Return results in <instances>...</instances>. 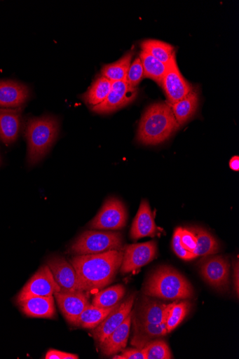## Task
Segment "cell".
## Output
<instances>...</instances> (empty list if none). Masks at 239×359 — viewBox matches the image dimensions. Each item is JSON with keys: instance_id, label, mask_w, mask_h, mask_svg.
<instances>
[{"instance_id": "1", "label": "cell", "mask_w": 239, "mask_h": 359, "mask_svg": "<svg viewBox=\"0 0 239 359\" xmlns=\"http://www.w3.org/2000/svg\"><path fill=\"white\" fill-rule=\"evenodd\" d=\"M123 251L76 255L71 259L85 290L101 289L111 283L121 266Z\"/></svg>"}, {"instance_id": "2", "label": "cell", "mask_w": 239, "mask_h": 359, "mask_svg": "<svg viewBox=\"0 0 239 359\" xmlns=\"http://www.w3.org/2000/svg\"><path fill=\"white\" fill-rule=\"evenodd\" d=\"M179 127L172 107L168 103H156L145 111L137 140L145 145H158L172 137Z\"/></svg>"}, {"instance_id": "3", "label": "cell", "mask_w": 239, "mask_h": 359, "mask_svg": "<svg viewBox=\"0 0 239 359\" xmlns=\"http://www.w3.org/2000/svg\"><path fill=\"white\" fill-rule=\"evenodd\" d=\"M144 294L163 300H184L193 295L191 283L181 273L172 268L161 267L146 282Z\"/></svg>"}, {"instance_id": "4", "label": "cell", "mask_w": 239, "mask_h": 359, "mask_svg": "<svg viewBox=\"0 0 239 359\" xmlns=\"http://www.w3.org/2000/svg\"><path fill=\"white\" fill-rule=\"evenodd\" d=\"M59 133V123L52 116L31 118L28 121L25 137L29 165H36L48 152Z\"/></svg>"}, {"instance_id": "5", "label": "cell", "mask_w": 239, "mask_h": 359, "mask_svg": "<svg viewBox=\"0 0 239 359\" xmlns=\"http://www.w3.org/2000/svg\"><path fill=\"white\" fill-rule=\"evenodd\" d=\"M123 236L120 233L86 231L72 245L70 252L76 255H95L121 250Z\"/></svg>"}, {"instance_id": "6", "label": "cell", "mask_w": 239, "mask_h": 359, "mask_svg": "<svg viewBox=\"0 0 239 359\" xmlns=\"http://www.w3.org/2000/svg\"><path fill=\"white\" fill-rule=\"evenodd\" d=\"M127 211L124 204L116 198L108 199L89 224L91 229L121 230L127 222Z\"/></svg>"}, {"instance_id": "7", "label": "cell", "mask_w": 239, "mask_h": 359, "mask_svg": "<svg viewBox=\"0 0 239 359\" xmlns=\"http://www.w3.org/2000/svg\"><path fill=\"white\" fill-rule=\"evenodd\" d=\"M137 88L132 87L126 81L112 82L111 91L107 100L92 108L93 111L109 114L116 111L132 102L138 95Z\"/></svg>"}, {"instance_id": "8", "label": "cell", "mask_w": 239, "mask_h": 359, "mask_svg": "<svg viewBox=\"0 0 239 359\" xmlns=\"http://www.w3.org/2000/svg\"><path fill=\"white\" fill-rule=\"evenodd\" d=\"M60 288L55 282L49 267L42 266L23 287L18 301L32 297H53Z\"/></svg>"}, {"instance_id": "9", "label": "cell", "mask_w": 239, "mask_h": 359, "mask_svg": "<svg viewBox=\"0 0 239 359\" xmlns=\"http://www.w3.org/2000/svg\"><path fill=\"white\" fill-rule=\"evenodd\" d=\"M161 86L165 91L168 104L170 105L182 100L194 88L181 74L176 57L170 62Z\"/></svg>"}, {"instance_id": "10", "label": "cell", "mask_w": 239, "mask_h": 359, "mask_svg": "<svg viewBox=\"0 0 239 359\" xmlns=\"http://www.w3.org/2000/svg\"><path fill=\"white\" fill-rule=\"evenodd\" d=\"M47 266L61 292L86 291L75 269L64 257H52L48 260Z\"/></svg>"}, {"instance_id": "11", "label": "cell", "mask_w": 239, "mask_h": 359, "mask_svg": "<svg viewBox=\"0 0 239 359\" xmlns=\"http://www.w3.org/2000/svg\"><path fill=\"white\" fill-rule=\"evenodd\" d=\"M157 245L155 241L133 244L125 248L121 266L122 273H128L149 264L156 257Z\"/></svg>"}, {"instance_id": "12", "label": "cell", "mask_w": 239, "mask_h": 359, "mask_svg": "<svg viewBox=\"0 0 239 359\" xmlns=\"http://www.w3.org/2000/svg\"><path fill=\"white\" fill-rule=\"evenodd\" d=\"M135 295L130 296L125 302L120 303L95 329L92 333L95 341L100 345L124 321L131 312Z\"/></svg>"}, {"instance_id": "13", "label": "cell", "mask_w": 239, "mask_h": 359, "mask_svg": "<svg viewBox=\"0 0 239 359\" xmlns=\"http://www.w3.org/2000/svg\"><path fill=\"white\" fill-rule=\"evenodd\" d=\"M54 297L65 319L75 325L81 313L90 304L84 291H60L55 293Z\"/></svg>"}, {"instance_id": "14", "label": "cell", "mask_w": 239, "mask_h": 359, "mask_svg": "<svg viewBox=\"0 0 239 359\" xmlns=\"http://www.w3.org/2000/svg\"><path fill=\"white\" fill-rule=\"evenodd\" d=\"M205 281L214 287L226 288L229 283L230 264L223 256H216L206 261L200 268Z\"/></svg>"}, {"instance_id": "15", "label": "cell", "mask_w": 239, "mask_h": 359, "mask_svg": "<svg viewBox=\"0 0 239 359\" xmlns=\"http://www.w3.org/2000/svg\"><path fill=\"white\" fill-rule=\"evenodd\" d=\"M29 91L25 84L13 81H0V107L18 108L28 100Z\"/></svg>"}, {"instance_id": "16", "label": "cell", "mask_w": 239, "mask_h": 359, "mask_svg": "<svg viewBox=\"0 0 239 359\" xmlns=\"http://www.w3.org/2000/svg\"><path fill=\"white\" fill-rule=\"evenodd\" d=\"M156 233L157 226L149 203L144 200L132 224L130 237L136 241L149 236L153 238Z\"/></svg>"}, {"instance_id": "17", "label": "cell", "mask_w": 239, "mask_h": 359, "mask_svg": "<svg viewBox=\"0 0 239 359\" xmlns=\"http://www.w3.org/2000/svg\"><path fill=\"white\" fill-rule=\"evenodd\" d=\"M22 312L29 317L53 318L56 311L53 297H32L18 301Z\"/></svg>"}, {"instance_id": "18", "label": "cell", "mask_w": 239, "mask_h": 359, "mask_svg": "<svg viewBox=\"0 0 239 359\" xmlns=\"http://www.w3.org/2000/svg\"><path fill=\"white\" fill-rule=\"evenodd\" d=\"M133 313L130 312L124 321L100 346L102 353L112 355L125 348L129 337Z\"/></svg>"}, {"instance_id": "19", "label": "cell", "mask_w": 239, "mask_h": 359, "mask_svg": "<svg viewBox=\"0 0 239 359\" xmlns=\"http://www.w3.org/2000/svg\"><path fill=\"white\" fill-rule=\"evenodd\" d=\"M134 336L131 344L138 348H144L151 340L165 336V323L160 324L142 323L133 320Z\"/></svg>"}, {"instance_id": "20", "label": "cell", "mask_w": 239, "mask_h": 359, "mask_svg": "<svg viewBox=\"0 0 239 359\" xmlns=\"http://www.w3.org/2000/svg\"><path fill=\"white\" fill-rule=\"evenodd\" d=\"M21 128V114L17 110L0 109V140L5 144L15 142Z\"/></svg>"}, {"instance_id": "21", "label": "cell", "mask_w": 239, "mask_h": 359, "mask_svg": "<svg viewBox=\"0 0 239 359\" xmlns=\"http://www.w3.org/2000/svg\"><path fill=\"white\" fill-rule=\"evenodd\" d=\"M167 305L160 302L144 298L139 306L137 316L132 315V320L142 323L160 324L164 322V313Z\"/></svg>"}, {"instance_id": "22", "label": "cell", "mask_w": 239, "mask_h": 359, "mask_svg": "<svg viewBox=\"0 0 239 359\" xmlns=\"http://www.w3.org/2000/svg\"><path fill=\"white\" fill-rule=\"evenodd\" d=\"M199 104V95L196 89L179 102L170 105L179 126L185 124L196 113Z\"/></svg>"}, {"instance_id": "23", "label": "cell", "mask_w": 239, "mask_h": 359, "mask_svg": "<svg viewBox=\"0 0 239 359\" xmlns=\"http://www.w3.org/2000/svg\"><path fill=\"white\" fill-rule=\"evenodd\" d=\"M112 82L104 76L97 77L88 91L82 95L83 100L90 107H96L104 102L108 97Z\"/></svg>"}, {"instance_id": "24", "label": "cell", "mask_w": 239, "mask_h": 359, "mask_svg": "<svg viewBox=\"0 0 239 359\" xmlns=\"http://www.w3.org/2000/svg\"><path fill=\"white\" fill-rule=\"evenodd\" d=\"M132 56L133 51L131 50L125 53L118 61L106 65L102 69L101 76L107 78L111 82L126 81Z\"/></svg>"}, {"instance_id": "25", "label": "cell", "mask_w": 239, "mask_h": 359, "mask_svg": "<svg viewBox=\"0 0 239 359\" xmlns=\"http://www.w3.org/2000/svg\"><path fill=\"white\" fill-rule=\"evenodd\" d=\"M189 230L196 238L197 245L193 252L196 257H207L219 252V243L208 231L200 227H192Z\"/></svg>"}, {"instance_id": "26", "label": "cell", "mask_w": 239, "mask_h": 359, "mask_svg": "<svg viewBox=\"0 0 239 359\" xmlns=\"http://www.w3.org/2000/svg\"><path fill=\"white\" fill-rule=\"evenodd\" d=\"M142 48L143 51L149 53L165 65H169L170 62L176 57L174 46L157 40L143 41Z\"/></svg>"}, {"instance_id": "27", "label": "cell", "mask_w": 239, "mask_h": 359, "mask_svg": "<svg viewBox=\"0 0 239 359\" xmlns=\"http://www.w3.org/2000/svg\"><path fill=\"white\" fill-rule=\"evenodd\" d=\"M117 306L104 309L89 304L80 316L76 325L83 329L93 330L97 327Z\"/></svg>"}, {"instance_id": "28", "label": "cell", "mask_w": 239, "mask_h": 359, "mask_svg": "<svg viewBox=\"0 0 239 359\" xmlns=\"http://www.w3.org/2000/svg\"><path fill=\"white\" fill-rule=\"evenodd\" d=\"M125 289L122 285H117L97 293L92 305L96 307L109 309L117 306L125 296Z\"/></svg>"}, {"instance_id": "29", "label": "cell", "mask_w": 239, "mask_h": 359, "mask_svg": "<svg viewBox=\"0 0 239 359\" xmlns=\"http://www.w3.org/2000/svg\"><path fill=\"white\" fill-rule=\"evenodd\" d=\"M139 57L144 67V78L151 79L161 85L169 65H165L149 53L143 50L140 53Z\"/></svg>"}, {"instance_id": "30", "label": "cell", "mask_w": 239, "mask_h": 359, "mask_svg": "<svg viewBox=\"0 0 239 359\" xmlns=\"http://www.w3.org/2000/svg\"><path fill=\"white\" fill-rule=\"evenodd\" d=\"M191 304L189 302H176L167 305V319L165 321L168 334L174 331L184 320L189 312Z\"/></svg>"}, {"instance_id": "31", "label": "cell", "mask_w": 239, "mask_h": 359, "mask_svg": "<svg viewBox=\"0 0 239 359\" xmlns=\"http://www.w3.org/2000/svg\"><path fill=\"white\" fill-rule=\"evenodd\" d=\"M146 359H170L173 358L172 352L163 340H156L149 343L143 348Z\"/></svg>"}, {"instance_id": "32", "label": "cell", "mask_w": 239, "mask_h": 359, "mask_svg": "<svg viewBox=\"0 0 239 359\" xmlns=\"http://www.w3.org/2000/svg\"><path fill=\"white\" fill-rule=\"evenodd\" d=\"M144 78V71L140 57L135 58L131 63L126 81L132 87H137Z\"/></svg>"}, {"instance_id": "33", "label": "cell", "mask_w": 239, "mask_h": 359, "mask_svg": "<svg viewBox=\"0 0 239 359\" xmlns=\"http://www.w3.org/2000/svg\"><path fill=\"white\" fill-rule=\"evenodd\" d=\"M182 231V227L177 228L174 237H173V248L177 254L180 258L185 260H191L196 257L193 253L186 250L184 249L181 244V233Z\"/></svg>"}, {"instance_id": "34", "label": "cell", "mask_w": 239, "mask_h": 359, "mask_svg": "<svg viewBox=\"0 0 239 359\" xmlns=\"http://www.w3.org/2000/svg\"><path fill=\"white\" fill-rule=\"evenodd\" d=\"M181 244L186 250L192 253L195 251L197 245L196 238L189 229L182 228L181 233Z\"/></svg>"}, {"instance_id": "35", "label": "cell", "mask_w": 239, "mask_h": 359, "mask_svg": "<svg viewBox=\"0 0 239 359\" xmlns=\"http://www.w3.org/2000/svg\"><path fill=\"white\" fill-rule=\"evenodd\" d=\"M122 354L115 355L114 359H146L144 348L122 350Z\"/></svg>"}, {"instance_id": "36", "label": "cell", "mask_w": 239, "mask_h": 359, "mask_svg": "<svg viewBox=\"0 0 239 359\" xmlns=\"http://www.w3.org/2000/svg\"><path fill=\"white\" fill-rule=\"evenodd\" d=\"M46 359H78V355L51 349L48 351Z\"/></svg>"}, {"instance_id": "37", "label": "cell", "mask_w": 239, "mask_h": 359, "mask_svg": "<svg viewBox=\"0 0 239 359\" xmlns=\"http://www.w3.org/2000/svg\"><path fill=\"white\" fill-rule=\"evenodd\" d=\"M234 274H233V282H234V287L236 292V294L238 296L239 293V269H238V262L236 263V265L233 266Z\"/></svg>"}, {"instance_id": "38", "label": "cell", "mask_w": 239, "mask_h": 359, "mask_svg": "<svg viewBox=\"0 0 239 359\" xmlns=\"http://www.w3.org/2000/svg\"><path fill=\"white\" fill-rule=\"evenodd\" d=\"M229 167L233 170L238 172L239 170V157L238 156H233L229 161Z\"/></svg>"}, {"instance_id": "39", "label": "cell", "mask_w": 239, "mask_h": 359, "mask_svg": "<svg viewBox=\"0 0 239 359\" xmlns=\"http://www.w3.org/2000/svg\"><path fill=\"white\" fill-rule=\"evenodd\" d=\"M0 162H1V157H0Z\"/></svg>"}]
</instances>
